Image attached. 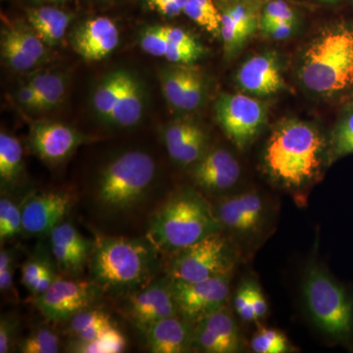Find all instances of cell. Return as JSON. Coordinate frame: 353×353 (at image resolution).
<instances>
[{"mask_svg": "<svg viewBox=\"0 0 353 353\" xmlns=\"http://www.w3.org/2000/svg\"><path fill=\"white\" fill-rule=\"evenodd\" d=\"M183 13L214 36H220L221 11L213 0H190Z\"/></svg>", "mask_w": 353, "mask_h": 353, "instance_id": "obj_30", "label": "cell"}, {"mask_svg": "<svg viewBox=\"0 0 353 353\" xmlns=\"http://www.w3.org/2000/svg\"><path fill=\"white\" fill-rule=\"evenodd\" d=\"M208 134L192 121H175L163 130L167 152L176 163L192 166L208 152Z\"/></svg>", "mask_w": 353, "mask_h": 353, "instance_id": "obj_23", "label": "cell"}, {"mask_svg": "<svg viewBox=\"0 0 353 353\" xmlns=\"http://www.w3.org/2000/svg\"><path fill=\"white\" fill-rule=\"evenodd\" d=\"M234 310L241 320L245 322L256 321L252 301V282L243 283L236 290L234 299Z\"/></svg>", "mask_w": 353, "mask_h": 353, "instance_id": "obj_37", "label": "cell"}, {"mask_svg": "<svg viewBox=\"0 0 353 353\" xmlns=\"http://www.w3.org/2000/svg\"><path fill=\"white\" fill-rule=\"evenodd\" d=\"M37 1H41V0H37ZM59 1H61V0H59Z\"/></svg>", "mask_w": 353, "mask_h": 353, "instance_id": "obj_48", "label": "cell"}, {"mask_svg": "<svg viewBox=\"0 0 353 353\" xmlns=\"http://www.w3.org/2000/svg\"><path fill=\"white\" fill-rule=\"evenodd\" d=\"M229 275L216 276L196 282L172 280V290L179 314L196 323L224 307L230 294Z\"/></svg>", "mask_w": 353, "mask_h": 353, "instance_id": "obj_10", "label": "cell"}, {"mask_svg": "<svg viewBox=\"0 0 353 353\" xmlns=\"http://www.w3.org/2000/svg\"><path fill=\"white\" fill-rule=\"evenodd\" d=\"M296 28V22L283 21L261 28L262 32L274 39H285L292 36Z\"/></svg>", "mask_w": 353, "mask_h": 353, "instance_id": "obj_44", "label": "cell"}, {"mask_svg": "<svg viewBox=\"0 0 353 353\" xmlns=\"http://www.w3.org/2000/svg\"><path fill=\"white\" fill-rule=\"evenodd\" d=\"M113 326L110 316L97 309H83L69 320L71 336L70 352L81 353L85 345L97 340L109 327Z\"/></svg>", "mask_w": 353, "mask_h": 353, "instance_id": "obj_26", "label": "cell"}, {"mask_svg": "<svg viewBox=\"0 0 353 353\" xmlns=\"http://www.w3.org/2000/svg\"><path fill=\"white\" fill-rule=\"evenodd\" d=\"M215 112L223 131L239 150H245L252 143L267 120L263 102L243 94L221 95Z\"/></svg>", "mask_w": 353, "mask_h": 353, "instance_id": "obj_9", "label": "cell"}, {"mask_svg": "<svg viewBox=\"0 0 353 353\" xmlns=\"http://www.w3.org/2000/svg\"><path fill=\"white\" fill-rule=\"evenodd\" d=\"M352 108H353V104H352Z\"/></svg>", "mask_w": 353, "mask_h": 353, "instance_id": "obj_49", "label": "cell"}, {"mask_svg": "<svg viewBox=\"0 0 353 353\" xmlns=\"http://www.w3.org/2000/svg\"><path fill=\"white\" fill-rule=\"evenodd\" d=\"M236 82L248 94L259 97L277 94L285 87L277 55L261 53L246 60L236 73Z\"/></svg>", "mask_w": 353, "mask_h": 353, "instance_id": "obj_24", "label": "cell"}, {"mask_svg": "<svg viewBox=\"0 0 353 353\" xmlns=\"http://www.w3.org/2000/svg\"><path fill=\"white\" fill-rule=\"evenodd\" d=\"M92 108L106 124L120 128L134 126L145 110L143 87L130 72H112L104 77L95 88Z\"/></svg>", "mask_w": 353, "mask_h": 353, "instance_id": "obj_7", "label": "cell"}, {"mask_svg": "<svg viewBox=\"0 0 353 353\" xmlns=\"http://www.w3.org/2000/svg\"><path fill=\"white\" fill-rule=\"evenodd\" d=\"M252 301L255 318L256 320L262 319L268 313V304L262 290L253 282H252Z\"/></svg>", "mask_w": 353, "mask_h": 353, "instance_id": "obj_45", "label": "cell"}, {"mask_svg": "<svg viewBox=\"0 0 353 353\" xmlns=\"http://www.w3.org/2000/svg\"><path fill=\"white\" fill-rule=\"evenodd\" d=\"M28 83L38 92L41 110L57 108L63 101L67 85L66 78L61 74L51 72L36 74Z\"/></svg>", "mask_w": 353, "mask_h": 353, "instance_id": "obj_29", "label": "cell"}, {"mask_svg": "<svg viewBox=\"0 0 353 353\" xmlns=\"http://www.w3.org/2000/svg\"><path fill=\"white\" fill-rule=\"evenodd\" d=\"M50 269H52L50 265L43 259L34 257L28 260L22 266V284L27 288L28 290L32 292L39 278Z\"/></svg>", "mask_w": 353, "mask_h": 353, "instance_id": "obj_41", "label": "cell"}, {"mask_svg": "<svg viewBox=\"0 0 353 353\" xmlns=\"http://www.w3.org/2000/svg\"><path fill=\"white\" fill-rule=\"evenodd\" d=\"M155 173L154 159L148 153L141 150L122 153L102 170L95 199L106 212L129 211L145 197Z\"/></svg>", "mask_w": 353, "mask_h": 353, "instance_id": "obj_6", "label": "cell"}, {"mask_svg": "<svg viewBox=\"0 0 353 353\" xmlns=\"http://www.w3.org/2000/svg\"><path fill=\"white\" fill-rule=\"evenodd\" d=\"M234 263L233 248L224 236L216 233L176 252L171 261L170 278L196 282L229 275Z\"/></svg>", "mask_w": 353, "mask_h": 353, "instance_id": "obj_8", "label": "cell"}, {"mask_svg": "<svg viewBox=\"0 0 353 353\" xmlns=\"http://www.w3.org/2000/svg\"><path fill=\"white\" fill-rule=\"evenodd\" d=\"M322 1L333 2V1H336V0H322Z\"/></svg>", "mask_w": 353, "mask_h": 353, "instance_id": "obj_47", "label": "cell"}, {"mask_svg": "<svg viewBox=\"0 0 353 353\" xmlns=\"http://www.w3.org/2000/svg\"><path fill=\"white\" fill-rule=\"evenodd\" d=\"M1 57L10 68L18 72L30 71L48 57L46 43L31 27L10 26L1 32Z\"/></svg>", "mask_w": 353, "mask_h": 353, "instance_id": "obj_17", "label": "cell"}, {"mask_svg": "<svg viewBox=\"0 0 353 353\" xmlns=\"http://www.w3.org/2000/svg\"><path fill=\"white\" fill-rule=\"evenodd\" d=\"M192 322L178 315L155 322L145 330L148 347L153 353H183L192 350Z\"/></svg>", "mask_w": 353, "mask_h": 353, "instance_id": "obj_25", "label": "cell"}, {"mask_svg": "<svg viewBox=\"0 0 353 353\" xmlns=\"http://www.w3.org/2000/svg\"><path fill=\"white\" fill-rule=\"evenodd\" d=\"M215 214L221 226L240 236L256 233L264 224L266 206L257 192L227 197L218 204Z\"/></svg>", "mask_w": 353, "mask_h": 353, "instance_id": "obj_18", "label": "cell"}, {"mask_svg": "<svg viewBox=\"0 0 353 353\" xmlns=\"http://www.w3.org/2000/svg\"><path fill=\"white\" fill-rule=\"evenodd\" d=\"M17 101L21 105L30 110H41V99H39L38 92L32 87L31 83H27L18 90Z\"/></svg>", "mask_w": 353, "mask_h": 353, "instance_id": "obj_43", "label": "cell"}, {"mask_svg": "<svg viewBox=\"0 0 353 353\" xmlns=\"http://www.w3.org/2000/svg\"><path fill=\"white\" fill-rule=\"evenodd\" d=\"M127 341L124 334L116 327L106 329L92 343H88L81 350V353H120L126 348Z\"/></svg>", "mask_w": 353, "mask_h": 353, "instance_id": "obj_35", "label": "cell"}, {"mask_svg": "<svg viewBox=\"0 0 353 353\" xmlns=\"http://www.w3.org/2000/svg\"><path fill=\"white\" fill-rule=\"evenodd\" d=\"M74 199L62 190L36 192L26 197L22 206L23 232L32 236L50 234L63 222Z\"/></svg>", "mask_w": 353, "mask_h": 353, "instance_id": "obj_14", "label": "cell"}, {"mask_svg": "<svg viewBox=\"0 0 353 353\" xmlns=\"http://www.w3.org/2000/svg\"><path fill=\"white\" fill-rule=\"evenodd\" d=\"M299 77L304 87L322 97L353 87V26L336 23L324 28L306 46Z\"/></svg>", "mask_w": 353, "mask_h": 353, "instance_id": "obj_2", "label": "cell"}, {"mask_svg": "<svg viewBox=\"0 0 353 353\" xmlns=\"http://www.w3.org/2000/svg\"><path fill=\"white\" fill-rule=\"evenodd\" d=\"M303 296L311 319L323 334L336 343H353V294L326 269L309 267Z\"/></svg>", "mask_w": 353, "mask_h": 353, "instance_id": "obj_5", "label": "cell"}, {"mask_svg": "<svg viewBox=\"0 0 353 353\" xmlns=\"http://www.w3.org/2000/svg\"><path fill=\"white\" fill-rule=\"evenodd\" d=\"M27 17L30 27L46 46H57L62 41L72 20L69 13L51 6L29 9Z\"/></svg>", "mask_w": 353, "mask_h": 353, "instance_id": "obj_27", "label": "cell"}, {"mask_svg": "<svg viewBox=\"0 0 353 353\" xmlns=\"http://www.w3.org/2000/svg\"><path fill=\"white\" fill-rule=\"evenodd\" d=\"M19 329V319L14 314L1 316L0 319V353L13 350Z\"/></svg>", "mask_w": 353, "mask_h": 353, "instance_id": "obj_38", "label": "cell"}, {"mask_svg": "<svg viewBox=\"0 0 353 353\" xmlns=\"http://www.w3.org/2000/svg\"><path fill=\"white\" fill-rule=\"evenodd\" d=\"M190 0H148L150 6L167 17H176L183 12Z\"/></svg>", "mask_w": 353, "mask_h": 353, "instance_id": "obj_42", "label": "cell"}, {"mask_svg": "<svg viewBox=\"0 0 353 353\" xmlns=\"http://www.w3.org/2000/svg\"><path fill=\"white\" fill-rule=\"evenodd\" d=\"M220 37L225 54L234 57L243 48L260 26L256 3L248 0H233L221 8Z\"/></svg>", "mask_w": 353, "mask_h": 353, "instance_id": "obj_19", "label": "cell"}, {"mask_svg": "<svg viewBox=\"0 0 353 353\" xmlns=\"http://www.w3.org/2000/svg\"><path fill=\"white\" fill-rule=\"evenodd\" d=\"M23 232L22 208L7 197L0 199V240L1 243Z\"/></svg>", "mask_w": 353, "mask_h": 353, "instance_id": "obj_32", "label": "cell"}, {"mask_svg": "<svg viewBox=\"0 0 353 353\" xmlns=\"http://www.w3.org/2000/svg\"><path fill=\"white\" fill-rule=\"evenodd\" d=\"M324 150V138L314 126L303 121H285L267 141L265 169L285 188H303L319 173Z\"/></svg>", "mask_w": 353, "mask_h": 353, "instance_id": "obj_1", "label": "cell"}, {"mask_svg": "<svg viewBox=\"0 0 353 353\" xmlns=\"http://www.w3.org/2000/svg\"><path fill=\"white\" fill-rule=\"evenodd\" d=\"M101 288L92 282L57 279L43 294L37 296V307L51 322L69 321L83 309L90 308Z\"/></svg>", "mask_w": 353, "mask_h": 353, "instance_id": "obj_11", "label": "cell"}, {"mask_svg": "<svg viewBox=\"0 0 353 353\" xmlns=\"http://www.w3.org/2000/svg\"><path fill=\"white\" fill-rule=\"evenodd\" d=\"M241 173L240 164L231 152L215 148L192 165V178L201 189L216 194L232 189Z\"/></svg>", "mask_w": 353, "mask_h": 353, "instance_id": "obj_20", "label": "cell"}, {"mask_svg": "<svg viewBox=\"0 0 353 353\" xmlns=\"http://www.w3.org/2000/svg\"><path fill=\"white\" fill-rule=\"evenodd\" d=\"M126 313L129 319L143 332L159 320L178 315L171 279L153 281L130 294Z\"/></svg>", "mask_w": 353, "mask_h": 353, "instance_id": "obj_12", "label": "cell"}, {"mask_svg": "<svg viewBox=\"0 0 353 353\" xmlns=\"http://www.w3.org/2000/svg\"><path fill=\"white\" fill-rule=\"evenodd\" d=\"M29 141L34 154L46 163L58 165L85 143V137L68 125L43 121L32 125Z\"/></svg>", "mask_w": 353, "mask_h": 353, "instance_id": "obj_15", "label": "cell"}, {"mask_svg": "<svg viewBox=\"0 0 353 353\" xmlns=\"http://www.w3.org/2000/svg\"><path fill=\"white\" fill-rule=\"evenodd\" d=\"M192 348L205 353H236L243 350L238 324L228 309L206 316L196 323Z\"/></svg>", "mask_w": 353, "mask_h": 353, "instance_id": "obj_16", "label": "cell"}, {"mask_svg": "<svg viewBox=\"0 0 353 353\" xmlns=\"http://www.w3.org/2000/svg\"><path fill=\"white\" fill-rule=\"evenodd\" d=\"M331 152L334 157L353 153V108L336 125L331 139Z\"/></svg>", "mask_w": 353, "mask_h": 353, "instance_id": "obj_34", "label": "cell"}, {"mask_svg": "<svg viewBox=\"0 0 353 353\" xmlns=\"http://www.w3.org/2000/svg\"><path fill=\"white\" fill-rule=\"evenodd\" d=\"M253 352L285 353L290 352V341L282 332L275 329H260L252 340Z\"/></svg>", "mask_w": 353, "mask_h": 353, "instance_id": "obj_33", "label": "cell"}, {"mask_svg": "<svg viewBox=\"0 0 353 353\" xmlns=\"http://www.w3.org/2000/svg\"><path fill=\"white\" fill-rule=\"evenodd\" d=\"M161 32H163L165 38L168 39L171 43L182 48H190L204 52V48L192 34L185 32L180 28L171 27V26H160Z\"/></svg>", "mask_w": 353, "mask_h": 353, "instance_id": "obj_40", "label": "cell"}, {"mask_svg": "<svg viewBox=\"0 0 353 353\" xmlns=\"http://www.w3.org/2000/svg\"><path fill=\"white\" fill-rule=\"evenodd\" d=\"M14 253L2 248L0 252V290L1 294H14Z\"/></svg>", "mask_w": 353, "mask_h": 353, "instance_id": "obj_39", "label": "cell"}, {"mask_svg": "<svg viewBox=\"0 0 353 353\" xmlns=\"http://www.w3.org/2000/svg\"><path fill=\"white\" fill-rule=\"evenodd\" d=\"M283 21L296 22V17L294 9L285 0H268L260 14L259 27L263 28L265 26Z\"/></svg>", "mask_w": 353, "mask_h": 353, "instance_id": "obj_36", "label": "cell"}, {"mask_svg": "<svg viewBox=\"0 0 353 353\" xmlns=\"http://www.w3.org/2000/svg\"><path fill=\"white\" fill-rule=\"evenodd\" d=\"M219 220L205 199L185 189L172 196L150 220L148 240L158 250L176 252L220 233Z\"/></svg>", "mask_w": 353, "mask_h": 353, "instance_id": "obj_4", "label": "cell"}, {"mask_svg": "<svg viewBox=\"0 0 353 353\" xmlns=\"http://www.w3.org/2000/svg\"><path fill=\"white\" fill-rule=\"evenodd\" d=\"M120 41L117 26L108 17L85 21L72 36L74 50L87 61H99L113 52Z\"/></svg>", "mask_w": 353, "mask_h": 353, "instance_id": "obj_22", "label": "cell"}, {"mask_svg": "<svg viewBox=\"0 0 353 353\" xmlns=\"http://www.w3.org/2000/svg\"><path fill=\"white\" fill-rule=\"evenodd\" d=\"M157 250L148 240L99 239L90 260L92 281L113 294H132L152 282Z\"/></svg>", "mask_w": 353, "mask_h": 353, "instance_id": "obj_3", "label": "cell"}, {"mask_svg": "<svg viewBox=\"0 0 353 353\" xmlns=\"http://www.w3.org/2000/svg\"><path fill=\"white\" fill-rule=\"evenodd\" d=\"M51 252L58 268L77 275L87 264L95 243L82 236L71 223L62 222L50 233Z\"/></svg>", "mask_w": 353, "mask_h": 353, "instance_id": "obj_21", "label": "cell"}, {"mask_svg": "<svg viewBox=\"0 0 353 353\" xmlns=\"http://www.w3.org/2000/svg\"><path fill=\"white\" fill-rule=\"evenodd\" d=\"M60 336L52 329L41 327L20 341L18 352L22 353H57L60 352Z\"/></svg>", "mask_w": 353, "mask_h": 353, "instance_id": "obj_31", "label": "cell"}, {"mask_svg": "<svg viewBox=\"0 0 353 353\" xmlns=\"http://www.w3.org/2000/svg\"><path fill=\"white\" fill-rule=\"evenodd\" d=\"M248 1H252L255 2V3H257V2L268 1V0H248Z\"/></svg>", "mask_w": 353, "mask_h": 353, "instance_id": "obj_46", "label": "cell"}, {"mask_svg": "<svg viewBox=\"0 0 353 353\" xmlns=\"http://www.w3.org/2000/svg\"><path fill=\"white\" fill-rule=\"evenodd\" d=\"M162 92L168 103L181 111L201 108L205 99L206 81L194 64H174L159 72Z\"/></svg>", "mask_w": 353, "mask_h": 353, "instance_id": "obj_13", "label": "cell"}, {"mask_svg": "<svg viewBox=\"0 0 353 353\" xmlns=\"http://www.w3.org/2000/svg\"><path fill=\"white\" fill-rule=\"evenodd\" d=\"M24 170L22 145L15 137L0 134V181L2 189H12Z\"/></svg>", "mask_w": 353, "mask_h": 353, "instance_id": "obj_28", "label": "cell"}]
</instances>
